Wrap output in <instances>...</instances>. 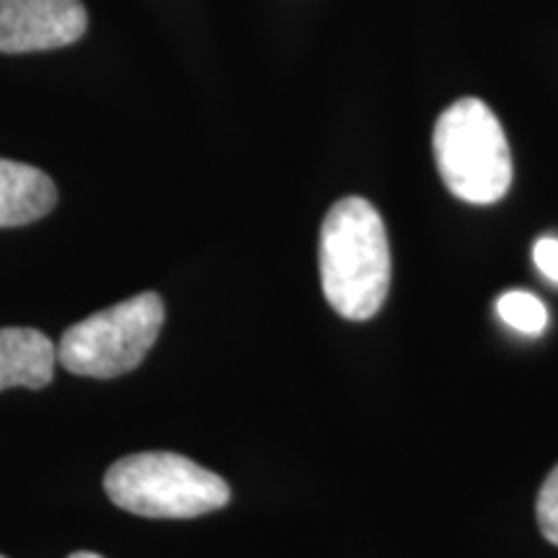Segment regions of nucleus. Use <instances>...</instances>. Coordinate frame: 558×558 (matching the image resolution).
Returning a JSON list of instances; mask_svg holds the SVG:
<instances>
[{"instance_id": "nucleus-5", "label": "nucleus", "mask_w": 558, "mask_h": 558, "mask_svg": "<svg viewBox=\"0 0 558 558\" xmlns=\"http://www.w3.org/2000/svg\"><path fill=\"white\" fill-rule=\"evenodd\" d=\"M88 16L83 0H0V52H45L78 41Z\"/></svg>"}, {"instance_id": "nucleus-11", "label": "nucleus", "mask_w": 558, "mask_h": 558, "mask_svg": "<svg viewBox=\"0 0 558 558\" xmlns=\"http://www.w3.org/2000/svg\"><path fill=\"white\" fill-rule=\"evenodd\" d=\"M68 558H104L99 554H90V550H78V554H70Z\"/></svg>"}, {"instance_id": "nucleus-1", "label": "nucleus", "mask_w": 558, "mask_h": 558, "mask_svg": "<svg viewBox=\"0 0 558 558\" xmlns=\"http://www.w3.org/2000/svg\"><path fill=\"white\" fill-rule=\"evenodd\" d=\"M320 288L347 320L378 316L390 290V243L380 213L362 197H344L326 213L318 241Z\"/></svg>"}, {"instance_id": "nucleus-2", "label": "nucleus", "mask_w": 558, "mask_h": 558, "mask_svg": "<svg viewBox=\"0 0 558 558\" xmlns=\"http://www.w3.org/2000/svg\"><path fill=\"white\" fill-rule=\"evenodd\" d=\"M107 497L124 512L150 520H192L230 501L228 481L177 452H135L104 476Z\"/></svg>"}, {"instance_id": "nucleus-4", "label": "nucleus", "mask_w": 558, "mask_h": 558, "mask_svg": "<svg viewBox=\"0 0 558 558\" xmlns=\"http://www.w3.org/2000/svg\"><path fill=\"white\" fill-rule=\"evenodd\" d=\"M163 320L158 292L132 295L70 326L58 344L60 365L81 378H120L145 360Z\"/></svg>"}, {"instance_id": "nucleus-9", "label": "nucleus", "mask_w": 558, "mask_h": 558, "mask_svg": "<svg viewBox=\"0 0 558 558\" xmlns=\"http://www.w3.org/2000/svg\"><path fill=\"white\" fill-rule=\"evenodd\" d=\"M535 514H538L543 538L558 546V465L543 481L538 501H535Z\"/></svg>"}, {"instance_id": "nucleus-3", "label": "nucleus", "mask_w": 558, "mask_h": 558, "mask_svg": "<svg viewBox=\"0 0 558 558\" xmlns=\"http://www.w3.org/2000/svg\"><path fill=\"white\" fill-rule=\"evenodd\" d=\"M445 186L469 205H494L512 184V153L501 122L481 99H460L439 114L432 135Z\"/></svg>"}, {"instance_id": "nucleus-8", "label": "nucleus", "mask_w": 558, "mask_h": 558, "mask_svg": "<svg viewBox=\"0 0 558 558\" xmlns=\"http://www.w3.org/2000/svg\"><path fill=\"white\" fill-rule=\"evenodd\" d=\"M497 313L509 329L538 337L548 326V311L533 292L525 290H507L497 300Z\"/></svg>"}, {"instance_id": "nucleus-10", "label": "nucleus", "mask_w": 558, "mask_h": 558, "mask_svg": "<svg viewBox=\"0 0 558 558\" xmlns=\"http://www.w3.org/2000/svg\"><path fill=\"white\" fill-rule=\"evenodd\" d=\"M533 262L550 282L558 284V239L554 235H543L533 246Z\"/></svg>"}, {"instance_id": "nucleus-7", "label": "nucleus", "mask_w": 558, "mask_h": 558, "mask_svg": "<svg viewBox=\"0 0 558 558\" xmlns=\"http://www.w3.org/2000/svg\"><path fill=\"white\" fill-rule=\"evenodd\" d=\"M54 205L58 190L45 171L0 158V228L29 226Z\"/></svg>"}, {"instance_id": "nucleus-6", "label": "nucleus", "mask_w": 558, "mask_h": 558, "mask_svg": "<svg viewBox=\"0 0 558 558\" xmlns=\"http://www.w3.org/2000/svg\"><path fill=\"white\" fill-rule=\"evenodd\" d=\"M58 347L37 329H0V390L50 386Z\"/></svg>"}, {"instance_id": "nucleus-12", "label": "nucleus", "mask_w": 558, "mask_h": 558, "mask_svg": "<svg viewBox=\"0 0 558 558\" xmlns=\"http://www.w3.org/2000/svg\"><path fill=\"white\" fill-rule=\"evenodd\" d=\"M0 558H5V556H0Z\"/></svg>"}]
</instances>
